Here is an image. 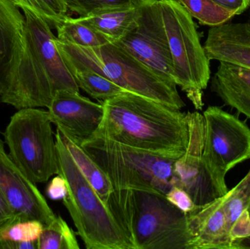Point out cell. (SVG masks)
I'll list each match as a JSON object with an SVG mask.
<instances>
[{"mask_svg": "<svg viewBox=\"0 0 250 249\" xmlns=\"http://www.w3.org/2000/svg\"><path fill=\"white\" fill-rule=\"evenodd\" d=\"M102 104L104 118L93 136L170 159L185 153L188 113L126 91Z\"/></svg>", "mask_w": 250, "mask_h": 249, "instance_id": "1", "label": "cell"}, {"mask_svg": "<svg viewBox=\"0 0 250 249\" xmlns=\"http://www.w3.org/2000/svg\"><path fill=\"white\" fill-rule=\"evenodd\" d=\"M53 96L24 15L13 0H0V101L18 110L48 108Z\"/></svg>", "mask_w": 250, "mask_h": 249, "instance_id": "2", "label": "cell"}, {"mask_svg": "<svg viewBox=\"0 0 250 249\" xmlns=\"http://www.w3.org/2000/svg\"><path fill=\"white\" fill-rule=\"evenodd\" d=\"M106 206L133 249H189L188 216L169 203L166 195L142 190H114Z\"/></svg>", "mask_w": 250, "mask_h": 249, "instance_id": "3", "label": "cell"}, {"mask_svg": "<svg viewBox=\"0 0 250 249\" xmlns=\"http://www.w3.org/2000/svg\"><path fill=\"white\" fill-rule=\"evenodd\" d=\"M56 45L67 66L88 69L126 92L150 98L176 110L185 107L177 86L163 80L145 64L113 42L84 48L60 42Z\"/></svg>", "mask_w": 250, "mask_h": 249, "instance_id": "4", "label": "cell"}, {"mask_svg": "<svg viewBox=\"0 0 250 249\" xmlns=\"http://www.w3.org/2000/svg\"><path fill=\"white\" fill-rule=\"evenodd\" d=\"M59 175L65 179L68 193L63 204L77 234L88 249H133L111 211L82 175L67 148L56 135Z\"/></svg>", "mask_w": 250, "mask_h": 249, "instance_id": "5", "label": "cell"}, {"mask_svg": "<svg viewBox=\"0 0 250 249\" xmlns=\"http://www.w3.org/2000/svg\"><path fill=\"white\" fill-rule=\"evenodd\" d=\"M82 147L105 172L114 190H142L166 195L172 187L176 159L98 136Z\"/></svg>", "mask_w": 250, "mask_h": 249, "instance_id": "6", "label": "cell"}, {"mask_svg": "<svg viewBox=\"0 0 250 249\" xmlns=\"http://www.w3.org/2000/svg\"><path fill=\"white\" fill-rule=\"evenodd\" d=\"M168 39L173 77L195 109L204 108V92L211 77L210 59L192 16L177 0H158Z\"/></svg>", "mask_w": 250, "mask_h": 249, "instance_id": "7", "label": "cell"}, {"mask_svg": "<svg viewBox=\"0 0 250 249\" xmlns=\"http://www.w3.org/2000/svg\"><path fill=\"white\" fill-rule=\"evenodd\" d=\"M38 108L19 110L4 132L12 160L35 184L46 182L59 172L53 123L48 111Z\"/></svg>", "mask_w": 250, "mask_h": 249, "instance_id": "8", "label": "cell"}, {"mask_svg": "<svg viewBox=\"0 0 250 249\" xmlns=\"http://www.w3.org/2000/svg\"><path fill=\"white\" fill-rule=\"evenodd\" d=\"M205 124L203 158L220 196L229 191L228 172L250 159V128L237 115L218 106H209L203 114Z\"/></svg>", "mask_w": 250, "mask_h": 249, "instance_id": "9", "label": "cell"}, {"mask_svg": "<svg viewBox=\"0 0 250 249\" xmlns=\"http://www.w3.org/2000/svg\"><path fill=\"white\" fill-rule=\"evenodd\" d=\"M113 43L145 64L163 80L176 84L168 39L158 0H148L144 3L135 24L121 39Z\"/></svg>", "mask_w": 250, "mask_h": 249, "instance_id": "10", "label": "cell"}, {"mask_svg": "<svg viewBox=\"0 0 250 249\" xmlns=\"http://www.w3.org/2000/svg\"><path fill=\"white\" fill-rule=\"evenodd\" d=\"M189 141L185 153L175 161L172 187H180L198 206H205L221 197L203 158L205 124L203 114L188 112Z\"/></svg>", "mask_w": 250, "mask_h": 249, "instance_id": "11", "label": "cell"}, {"mask_svg": "<svg viewBox=\"0 0 250 249\" xmlns=\"http://www.w3.org/2000/svg\"><path fill=\"white\" fill-rule=\"evenodd\" d=\"M48 111L57 128L80 146L93 137L104 115L102 103L68 90L54 93Z\"/></svg>", "mask_w": 250, "mask_h": 249, "instance_id": "12", "label": "cell"}, {"mask_svg": "<svg viewBox=\"0 0 250 249\" xmlns=\"http://www.w3.org/2000/svg\"><path fill=\"white\" fill-rule=\"evenodd\" d=\"M35 184L18 168L0 139V188L20 220H38L47 226L57 216Z\"/></svg>", "mask_w": 250, "mask_h": 249, "instance_id": "13", "label": "cell"}, {"mask_svg": "<svg viewBox=\"0 0 250 249\" xmlns=\"http://www.w3.org/2000/svg\"><path fill=\"white\" fill-rule=\"evenodd\" d=\"M24 15L35 54L53 93L59 90L79 92V87L67 68L57 45V37L45 20L29 9L21 8Z\"/></svg>", "mask_w": 250, "mask_h": 249, "instance_id": "14", "label": "cell"}, {"mask_svg": "<svg viewBox=\"0 0 250 249\" xmlns=\"http://www.w3.org/2000/svg\"><path fill=\"white\" fill-rule=\"evenodd\" d=\"M191 235L189 249H231L232 241L223 210V196L187 214Z\"/></svg>", "mask_w": 250, "mask_h": 249, "instance_id": "15", "label": "cell"}, {"mask_svg": "<svg viewBox=\"0 0 250 249\" xmlns=\"http://www.w3.org/2000/svg\"><path fill=\"white\" fill-rule=\"evenodd\" d=\"M204 48L210 60L250 69V23H226L213 26Z\"/></svg>", "mask_w": 250, "mask_h": 249, "instance_id": "16", "label": "cell"}, {"mask_svg": "<svg viewBox=\"0 0 250 249\" xmlns=\"http://www.w3.org/2000/svg\"><path fill=\"white\" fill-rule=\"evenodd\" d=\"M211 89L225 105L250 119V69L220 61Z\"/></svg>", "mask_w": 250, "mask_h": 249, "instance_id": "17", "label": "cell"}, {"mask_svg": "<svg viewBox=\"0 0 250 249\" xmlns=\"http://www.w3.org/2000/svg\"><path fill=\"white\" fill-rule=\"evenodd\" d=\"M144 4L135 7L102 12L83 17L79 16L77 20L92 28L104 36L108 42H115L121 39L135 24L141 15Z\"/></svg>", "mask_w": 250, "mask_h": 249, "instance_id": "18", "label": "cell"}, {"mask_svg": "<svg viewBox=\"0 0 250 249\" xmlns=\"http://www.w3.org/2000/svg\"><path fill=\"white\" fill-rule=\"evenodd\" d=\"M56 135L58 136L64 143L82 175L106 205L108 199L114 190L106 174L82 146L70 140L61 130L57 128Z\"/></svg>", "mask_w": 250, "mask_h": 249, "instance_id": "19", "label": "cell"}, {"mask_svg": "<svg viewBox=\"0 0 250 249\" xmlns=\"http://www.w3.org/2000/svg\"><path fill=\"white\" fill-rule=\"evenodd\" d=\"M74 77L79 89H82L101 103L126 92L106 77L91 70L67 66Z\"/></svg>", "mask_w": 250, "mask_h": 249, "instance_id": "20", "label": "cell"}, {"mask_svg": "<svg viewBox=\"0 0 250 249\" xmlns=\"http://www.w3.org/2000/svg\"><path fill=\"white\" fill-rule=\"evenodd\" d=\"M57 39L60 42L84 48H95L108 43L102 35L77 19L67 16L57 27Z\"/></svg>", "mask_w": 250, "mask_h": 249, "instance_id": "21", "label": "cell"}, {"mask_svg": "<svg viewBox=\"0 0 250 249\" xmlns=\"http://www.w3.org/2000/svg\"><path fill=\"white\" fill-rule=\"evenodd\" d=\"M37 244L38 249H80L73 230L60 216L44 227Z\"/></svg>", "mask_w": 250, "mask_h": 249, "instance_id": "22", "label": "cell"}, {"mask_svg": "<svg viewBox=\"0 0 250 249\" xmlns=\"http://www.w3.org/2000/svg\"><path fill=\"white\" fill-rule=\"evenodd\" d=\"M192 18L207 26H217L226 23L234 13L217 4L214 0H177Z\"/></svg>", "mask_w": 250, "mask_h": 249, "instance_id": "23", "label": "cell"}, {"mask_svg": "<svg viewBox=\"0 0 250 249\" xmlns=\"http://www.w3.org/2000/svg\"><path fill=\"white\" fill-rule=\"evenodd\" d=\"M250 204V170L233 189L223 195V210L229 230Z\"/></svg>", "mask_w": 250, "mask_h": 249, "instance_id": "24", "label": "cell"}, {"mask_svg": "<svg viewBox=\"0 0 250 249\" xmlns=\"http://www.w3.org/2000/svg\"><path fill=\"white\" fill-rule=\"evenodd\" d=\"M20 8L29 9L42 18L51 27L56 28L68 12L67 0H13Z\"/></svg>", "mask_w": 250, "mask_h": 249, "instance_id": "25", "label": "cell"}, {"mask_svg": "<svg viewBox=\"0 0 250 249\" xmlns=\"http://www.w3.org/2000/svg\"><path fill=\"white\" fill-rule=\"evenodd\" d=\"M148 0H67L69 10L80 17L141 5Z\"/></svg>", "mask_w": 250, "mask_h": 249, "instance_id": "26", "label": "cell"}, {"mask_svg": "<svg viewBox=\"0 0 250 249\" xmlns=\"http://www.w3.org/2000/svg\"><path fill=\"white\" fill-rule=\"evenodd\" d=\"M43 228V224L38 220L17 221L0 231V239L16 242L38 241Z\"/></svg>", "mask_w": 250, "mask_h": 249, "instance_id": "27", "label": "cell"}, {"mask_svg": "<svg viewBox=\"0 0 250 249\" xmlns=\"http://www.w3.org/2000/svg\"><path fill=\"white\" fill-rule=\"evenodd\" d=\"M166 197L169 203L186 214L199 207L195 205L189 194L180 187H172L166 194Z\"/></svg>", "mask_w": 250, "mask_h": 249, "instance_id": "28", "label": "cell"}, {"mask_svg": "<svg viewBox=\"0 0 250 249\" xmlns=\"http://www.w3.org/2000/svg\"><path fill=\"white\" fill-rule=\"evenodd\" d=\"M17 221L21 220L0 188V231Z\"/></svg>", "mask_w": 250, "mask_h": 249, "instance_id": "29", "label": "cell"}, {"mask_svg": "<svg viewBox=\"0 0 250 249\" xmlns=\"http://www.w3.org/2000/svg\"><path fill=\"white\" fill-rule=\"evenodd\" d=\"M68 193V187L65 179L57 174L53 178L46 188V194L52 200H64Z\"/></svg>", "mask_w": 250, "mask_h": 249, "instance_id": "30", "label": "cell"}, {"mask_svg": "<svg viewBox=\"0 0 250 249\" xmlns=\"http://www.w3.org/2000/svg\"><path fill=\"white\" fill-rule=\"evenodd\" d=\"M232 241L241 239L250 235V218L248 210L241 215L240 217L233 224L230 231Z\"/></svg>", "mask_w": 250, "mask_h": 249, "instance_id": "31", "label": "cell"}, {"mask_svg": "<svg viewBox=\"0 0 250 249\" xmlns=\"http://www.w3.org/2000/svg\"><path fill=\"white\" fill-rule=\"evenodd\" d=\"M222 7L236 15H240L250 6V0H214Z\"/></svg>", "mask_w": 250, "mask_h": 249, "instance_id": "32", "label": "cell"}, {"mask_svg": "<svg viewBox=\"0 0 250 249\" xmlns=\"http://www.w3.org/2000/svg\"><path fill=\"white\" fill-rule=\"evenodd\" d=\"M0 249H38L37 241L16 242L0 239Z\"/></svg>", "mask_w": 250, "mask_h": 249, "instance_id": "33", "label": "cell"}, {"mask_svg": "<svg viewBox=\"0 0 250 249\" xmlns=\"http://www.w3.org/2000/svg\"><path fill=\"white\" fill-rule=\"evenodd\" d=\"M250 249V235L241 238V239L235 240L232 244L231 249Z\"/></svg>", "mask_w": 250, "mask_h": 249, "instance_id": "34", "label": "cell"}, {"mask_svg": "<svg viewBox=\"0 0 250 249\" xmlns=\"http://www.w3.org/2000/svg\"><path fill=\"white\" fill-rule=\"evenodd\" d=\"M248 213H249V216H250V204L249 207H248Z\"/></svg>", "mask_w": 250, "mask_h": 249, "instance_id": "35", "label": "cell"}]
</instances>
